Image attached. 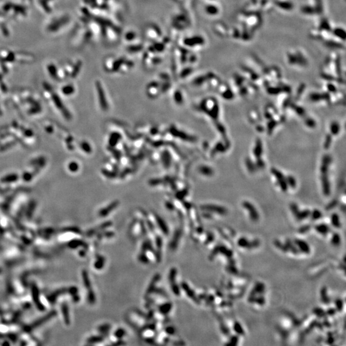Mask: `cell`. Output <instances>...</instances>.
I'll list each match as a JSON object with an SVG mask.
<instances>
[{"instance_id":"cell-20","label":"cell","mask_w":346,"mask_h":346,"mask_svg":"<svg viewBox=\"0 0 346 346\" xmlns=\"http://www.w3.org/2000/svg\"><path fill=\"white\" fill-rule=\"evenodd\" d=\"M166 332L168 334H170V335L173 334L174 332V329L172 327H167V329H166Z\"/></svg>"},{"instance_id":"cell-17","label":"cell","mask_w":346,"mask_h":346,"mask_svg":"<svg viewBox=\"0 0 346 346\" xmlns=\"http://www.w3.org/2000/svg\"><path fill=\"white\" fill-rule=\"evenodd\" d=\"M125 334V331L124 330H122V329L117 330L114 333L115 337H117V338H121L123 336H124Z\"/></svg>"},{"instance_id":"cell-6","label":"cell","mask_w":346,"mask_h":346,"mask_svg":"<svg viewBox=\"0 0 346 346\" xmlns=\"http://www.w3.org/2000/svg\"><path fill=\"white\" fill-rule=\"evenodd\" d=\"M316 231L319 233V234L323 235H326L330 231V228L326 224H319L315 228Z\"/></svg>"},{"instance_id":"cell-2","label":"cell","mask_w":346,"mask_h":346,"mask_svg":"<svg viewBox=\"0 0 346 346\" xmlns=\"http://www.w3.org/2000/svg\"><path fill=\"white\" fill-rule=\"evenodd\" d=\"M176 274V270L175 269H171V270L170 271V274H169V281H170L171 287H172L173 292H174V294L176 295H179V293H180L179 288L177 286V285H176L174 283Z\"/></svg>"},{"instance_id":"cell-15","label":"cell","mask_w":346,"mask_h":346,"mask_svg":"<svg viewBox=\"0 0 346 346\" xmlns=\"http://www.w3.org/2000/svg\"><path fill=\"white\" fill-rule=\"evenodd\" d=\"M17 179V175L11 174V175L8 176H6L5 178H4L2 179V181L4 182H10L16 181Z\"/></svg>"},{"instance_id":"cell-8","label":"cell","mask_w":346,"mask_h":346,"mask_svg":"<svg viewBox=\"0 0 346 346\" xmlns=\"http://www.w3.org/2000/svg\"><path fill=\"white\" fill-rule=\"evenodd\" d=\"M182 286L183 288L184 289L185 292L187 293V294L189 295V297L190 298H192V299H194V301H196V298L195 294H194V292L192 290H191V289L190 288V287H189V285H187V284H186V283H182Z\"/></svg>"},{"instance_id":"cell-5","label":"cell","mask_w":346,"mask_h":346,"mask_svg":"<svg viewBox=\"0 0 346 346\" xmlns=\"http://www.w3.org/2000/svg\"><path fill=\"white\" fill-rule=\"evenodd\" d=\"M296 245L298 246L299 249L301 250L302 252L305 253H309L310 252V246L306 242L302 241V240H296Z\"/></svg>"},{"instance_id":"cell-7","label":"cell","mask_w":346,"mask_h":346,"mask_svg":"<svg viewBox=\"0 0 346 346\" xmlns=\"http://www.w3.org/2000/svg\"><path fill=\"white\" fill-rule=\"evenodd\" d=\"M117 204H118V202H114L113 203H112L108 206L105 208V209H103L102 210H101L100 213V215L101 216H106V215H107L110 211H112L116 206H117Z\"/></svg>"},{"instance_id":"cell-19","label":"cell","mask_w":346,"mask_h":346,"mask_svg":"<svg viewBox=\"0 0 346 346\" xmlns=\"http://www.w3.org/2000/svg\"><path fill=\"white\" fill-rule=\"evenodd\" d=\"M312 214H313V215H312L313 219L315 220L319 219H320V217H321V212H320V211H317V210H315Z\"/></svg>"},{"instance_id":"cell-3","label":"cell","mask_w":346,"mask_h":346,"mask_svg":"<svg viewBox=\"0 0 346 346\" xmlns=\"http://www.w3.org/2000/svg\"><path fill=\"white\" fill-rule=\"evenodd\" d=\"M274 4L276 6L280 7L279 9H281L283 10H287L289 11L293 9V5L290 1H287V0H276L274 1Z\"/></svg>"},{"instance_id":"cell-13","label":"cell","mask_w":346,"mask_h":346,"mask_svg":"<svg viewBox=\"0 0 346 346\" xmlns=\"http://www.w3.org/2000/svg\"><path fill=\"white\" fill-rule=\"evenodd\" d=\"M171 308H172V305L171 304V303H166V304L162 305L160 307L159 310L162 313L166 314L170 312Z\"/></svg>"},{"instance_id":"cell-12","label":"cell","mask_w":346,"mask_h":346,"mask_svg":"<svg viewBox=\"0 0 346 346\" xmlns=\"http://www.w3.org/2000/svg\"><path fill=\"white\" fill-rule=\"evenodd\" d=\"M204 208H203L204 209H207V210H209L211 211H215L217 210L218 211L219 213H220L221 214H224L225 213V210L224 208H222L221 207H217V206H212V205H206L205 206H204Z\"/></svg>"},{"instance_id":"cell-4","label":"cell","mask_w":346,"mask_h":346,"mask_svg":"<svg viewBox=\"0 0 346 346\" xmlns=\"http://www.w3.org/2000/svg\"><path fill=\"white\" fill-rule=\"evenodd\" d=\"M246 203H244V206L246 208V210L248 211H250L251 212L250 213V217L251 219L254 221H256L258 219V214L257 211L256 210V209L255 208V207H253V205L251 204H250L249 203H248V202H246Z\"/></svg>"},{"instance_id":"cell-14","label":"cell","mask_w":346,"mask_h":346,"mask_svg":"<svg viewBox=\"0 0 346 346\" xmlns=\"http://www.w3.org/2000/svg\"><path fill=\"white\" fill-rule=\"evenodd\" d=\"M331 222H332L333 226L335 228H339L340 226V219H339V217L338 216V215L335 214V215H332V218H331Z\"/></svg>"},{"instance_id":"cell-11","label":"cell","mask_w":346,"mask_h":346,"mask_svg":"<svg viewBox=\"0 0 346 346\" xmlns=\"http://www.w3.org/2000/svg\"><path fill=\"white\" fill-rule=\"evenodd\" d=\"M157 220L158 222V224L159 226L160 229H162L163 232L164 233V234L165 235H167L168 234V228L167 227L166 224H165V222L163 221V220L161 219L159 217H157Z\"/></svg>"},{"instance_id":"cell-1","label":"cell","mask_w":346,"mask_h":346,"mask_svg":"<svg viewBox=\"0 0 346 346\" xmlns=\"http://www.w3.org/2000/svg\"><path fill=\"white\" fill-rule=\"evenodd\" d=\"M311 3L305 5L302 7L301 10L306 15H320L323 12V0H311Z\"/></svg>"},{"instance_id":"cell-18","label":"cell","mask_w":346,"mask_h":346,"mask_svg":"<svg viewBox=\"0 0 346 346\" xmlns=\"http://www.w3.org/2000/svg\"><path fill=\"white\" fill-rule=\"evenodd\" d=\"M69 169L71 171H76L78 169V166L77 164L75 163V162H73V163H70L69 165Z\"/></svg>"},{"instance_id":"cell-16","label":"cell","mask_w":346,"mask_h":346,"mask_svg":"<svg viewBox=\"0 0 346 346\" xmlns=\"http://www.w3.org/2000/svg\"><path fill=\"white\" fill-rule=\"evenodd\" d=\"M331 242L333 245L335 246H338L340 244V236L338 235H335L333 236L332 239H331Z\"/></svg>"},{"instance_id":"cell-9","label":"cell","mask_w":346,"mask_h":346,"mask_svg":"<svg viewBox=\"0 0 346 346\" xmlns=\"http://www.w3.org/2000/svg\"><path fill=\"white\" fill-rule=\"evenodd\" d=\"M180 236H181V231L178 229V230L176 231V232L175 233V235L174 236V238H173L172 241L171 243V249H174V248L176 247V245L178 244V242L180 238Z\"/></svg>"},{"instance_id":"cell-10","label":"cell","mask_w":346,"mask_h":346,"mask_svg":"<svg viewBox=\"0 0 346 346\" xmlns=\"http://www.w3.org/2000/svg\"><path fill=\"white\" fill-rule=\"evenodd\" d=\"M160 279V276L158 274H157L156 276L154 277V278L153 279V281H152V283H151L150 287H148L147 288V291L146 293V295H149L151 292H152L154 290V284L157 283L159 280Z\"/></svg>"}]
</instances>
